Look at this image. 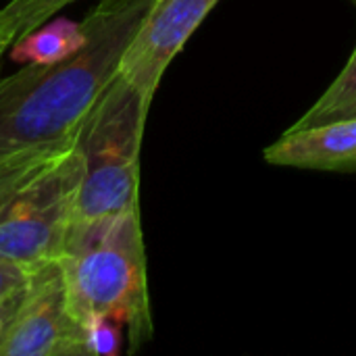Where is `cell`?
Masks as SVG:
<instances>
[{"label": "cell", "mask_w": 356, "mask_h": 356, "mask_svg": "<svg viewBox=\"0 0 356 356\" xmlns=\"http://www.w3.org/2000/svg\"><path fill=\"white\" fill-rule=\"evenodd\" d=\"M0 356H88L86 327L71 307L56 261L31 271Z\"/></svg>", "instance_id": "5"}, {"label": "cell", "mask_w": 356, "mask_h": 356, "mask_svg": "<svg viewBox=\"0 0 356 356\" xmlns=\"http://www.w3.org/2000/svg\"><path fill=\"white\" fill-rule=\"evenodd\" d=\"M353 2H355V4H356V0H353Z\"/></svg>", "instance_id": "16"}, {"label": "cell", "mask_w": 356, "mask_h": 356, "mask_svg": "<svg viewBox=\"0 0 356 356\" xmlns=\"http://www.w3.org/2000/svg\"><path fill=\"white\" fill-rule=\"evenodd\" d=\"M275 167L327 173H356V117L290 127L263 152Z\"/></svg>", "instance_id": "7"}, {"label": "cell", "mask_w": 356, "mask_h": 356, "mask_svg": "<svg viewBox=\"0 0 356 356\" xmlns=\"http://www.w3.org/2000/svg\"><path fill=\"white\" fill-rule=\"evenodd\" d=\"M86 44L81 21L52 17L10 46V58L21 65H48L73 56Z\"/></svg>", "instance_id": "8"}, {"label": "cell", "mask_w": 356, "mask_h": 356, "mask_svg": "<svg viewBox=\"0 0 356 356\" xmlns=\"http://www.w3.org/2000/svg\"><path fill=\"white\" fill-rule=\"evenodd\" d=\"M150 104L117 73L81 123L77 223L140 207V148Z\"/></svg>", "instance_id": "3"}, {"label": "cell", "mask_w": 356, "mask_h": 356, "mask_svg": "<svg viewBox=\"0 0 356 356\" xmlns=\"http://www.w3.org/2000/svg\"><path fill=\"white\" fill-rule=\"evenodd\" d=\"M25 286L17 288L15 292H10L8 296H4L0 300V353H2V346H4V342L10 334V327L17 319V313L21 309V302L25 296Z\"/></svg>", "instance_id": "12"}, {"label": "cell", "mask_w": 356, "mask_h": 356, "mask_svg": "<svg viewBox=\"0 0 356 356\" xmlns=\"http://www.w3.org/2000/svg\"><path fill=\"white\" fill-rule=\"evenodd\" d=\"M13 42H15L13 29H10V25L6 23V19H4L2 13H0V67H2V56H4V52L13 46Z\"/></svg>", "instance_id": "15"}, {"label": "cell", "mask_w": 356, "mask_h": 356, "mask_svg": "<svg viewBox=\"0 0 356 356\" xmlns=\"http://www.w3.org/2000/svg\"><path fill=\"white\" fill-rule=\"evenodd\" d=\"M81 129V127H79ZM79 134L42 173L0 209V257L27 271L58 261L77 223L81 184Z\"/></svg>", "instance_id": "4"}, {"label": "cell", "mask_w": 356, "mask_h": 356, "mask_svg": "<svg viewBox=\"0 0 356 356\" xmlns=\"http://www.w3.org/2000/svg\"><path fill=\"white\" fill-rule=\"evenodd\" d=\"M219 0H154L127 46L119 73L150 102L171 60Z\"/></svg>", "instance_id": "6"}, {"label": "cell", "mask_w": 356, "mask_h": 356, "mask_svg": "<svg viewBox=\"0 0 356 356\" xmlns=\"http://www.w3.org/2000/svg\"><path fill=\"white\" fill-rule=\"evenodd\" d=\"M29 275L31 271H27L25 267L0 257V300L8 296L10 292H15L17 288L25 286Z\"/></svg>", "instance_id": "13"}, {"label": "cell", "mask_w": 356, "mask_h": 356, "mask_svg": "<svg viewBox=\"0 0 356 356\" xmlns=\"http://www.w3.org/2000/svg\"><path fill=\"white\" fill-rule=\"evenodd\" d=\"M73 2L77 0H8L0 8V13L10 25L17 42L19 38L27 35L29 31L40 27L42 23L52 19L58 10H63Z\"/></svg>", "instance_id": "10"}, {"label": "cell", "mask_w": 356, "mask_h": 356, "mask_svg": "<svg viewBox=\"0 0 356 356\" xmlns=\"http://www.w3.org/2000/svg\"><path fill=\"white\" fill-rule=\"evenodd\" d=\"M356 83V46L348 58V63L344 65V69L338 73V77L330 83V88L325 90V94H338V92H344L346 88L355 86Z\"/></svg>", "instance_id": "14"}, {"label": "cell", "mask_w": 356, "mask_h": 356, "mask_svg": "<svg viewBox=\"0 0 356 356\" xmlns=\"http://www.w3.org/2000/svg\"><path fill=\"white\" fill-rule=\"evenodd\" d=\"M121 323L113 319H92L86 323L88 355H117L121 344Z\"/></svg>", "instance_id": "11"}, {"label": "cell", "mask_w": 356, "mask_h": 356, "mask_svg": "<svg viewBox=\"0 0 356 356\" xmlns=\"http://www.w3.org/2000/svg\"><path fill=\"white\" fill-rule=\"evenodd\" d=\"M58 267L77 319H113L127 327L129 350L152 336L140 207L75 223Z\"/></svg>", "instance_id": "2"}, {"label": "cell", "mask_w": 356, "mask_h": 356, "mask_svg": "<svg viewBox=\"0 0 356 356\" xmlns=\"http://www.w3.org/2000/svg\"><path fill=\"white\" fill-rule=\"evenodd\" d=\"M77 138V136H75ZM75 142V140H73ZM73 142L56 148H35L0 156V209L38 173L54 163Z\"/></svg>", "instance_id": "9"}, {"label": "cell", "mask_w": 356, "mask_h": 356, "mask_svg": "<svg viewBox=\"0 0 356 356\" xmlns=\"http://www.w3.org/2000/svg\"><path fill=\"white\" fill-rule=\"evenodd\" d=\"M154 0H98L81 19L86 44L69 58L0 77V156L75 140Z\"/></svg>", "instance_id": "1"}]
</instances>
